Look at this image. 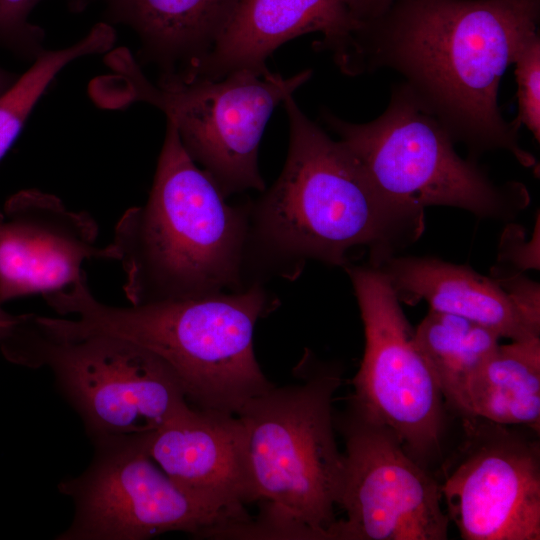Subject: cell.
<instances>
[{"label":"cell","mask_w":540,"mask_h":540,"mask_svg":"<svg viewBox=\"0 0 540 540\" xmlns=\"http://www.w3.org/2000/svg\"><path fill=\"white\" fill-rule=\"evenodd\" d=\"M92 1L94 0H68L70 7L77 12L85 9Z\"/></svg>","instance_id":"obj_25"},{"label":"cell","mask_w":540,"mask_h":540,"mask_svg":"<svg viewBox=\"0 0 540 540\" xmlns=\"http://www.w3.org/2000/svg\"><path fill=\"white\" fill-rule=\"evenodd\" d=\"M60 315L44 316L62 331L103 333L131 341L160 358L193 407L237 414L272 388L254 353L253 336L268 297L258 285L140 305L113 306L90 291L86 273L67 288L42 295Z\"/></svg>","instance_id":"obj_3"},{"label":"cell","mask_w":540,"mask_h":540,"mask_svg":"<svg viewBox=\"0 0 540 540\" xmlns=\"http://www.w3.org/2000/svg\"><path fill=\"white\" fill-rule=\"evenodd\" d=\"M41 0H0V44L28 57L41 51L43 30L29 21Z\"/></svg>","instance_id":"obj_22"},{"label":"cell","mask_w":540,"mask_h":540,"mask_svg":"<svg viewBox=\"0 0 540 540\" xmlns=\"http://www.w3.org/2000/svg\"><path fill=\"white\" fill-rule=\"evenodd\" d=\"M464 428L440 484L449 520L465 540H539L538 442L477 417Z\"/></svg>","instance_id":"obj_12"},{"label":"cell","mask_w":540,"mask_h":540,"mask_svg":"<svg viewBox=\"0 0 540 540\" xmlns=\"http://www.w3.org/2000/svg\"><path fill=\"white\" fill-rule=\"evenodd\" d=\"M98 225L55 195L36 189L11 196L0 209V304L69 287L90 259L115 260L98 247Z\"/></svg>","instance_id":"obj_13"},{"label":"cell","mask_w":540,"mask_h":540,"mask_svg":"<svg viewBox=\"0 0 540 540\" xmlns=\"http://www.w3.org/2000/svg\"><path fill=\"white\" fill-rule=\"evenodd\" d=\"M357 28L342 0H239L211 52L181 72L214 80L241 69L264 73L278 47L312 32L322 34L317 48L330 51L340 67Z\"/></svg>","instance_id":"obj_15"},{"label":"cell","mask_w":540,"mask_h":540,"mask_svg":"<svg viewBox=\"0 0 540 540\" xmlns=\"http://www.w3.org/2000/svg\"><path fill=\"white\" fill-rule=\"evenodd\" d=\"M238 1L108 0V10L114 21L137 33L151 61L174 73L196 66L211 52Z\"/></svg>","instance_id":"obj_17"},{"label":"cell","mask_w":540,"mask_h":540,"mask_svg":"<svg viewBox=\"0 0 540 540\" xmlns=\"http://www.w3.org/2000/svg\"><path fill=\"white\" fill-rule=\"evenodd\" d=\"M346 452L338 500L346 513L331 539L445 540L449 518L440 484L386 425L354 414L345 428Z\"/></svg>","instance_id":"obj_11"},{"label":"cell","mask_w":540,"mask_h":540,"mask_svg":"<svg viewBox=\"0 0 540 540\" xmlns=\"http://www.w3.org/2000/svg\"><path fill=\"white\" fill-rule=\"evenodd\" d=\"M146 448L180 487L226 514L234 522L232 529L251 520L245 509L251 501L236 414L189 405L149 432Z\"/></svg>","instance_id":"obj_14"},{"label":"cell","mask_w":540,"mask_h":540,"mask_svg":"<svg viewBox=\"0 0 540 540\" xmlns=\"http://www.w3.org/2000/svg\"><path fill=\"white\" fill-rule=\"evenodd\" d=\"M459 413L540 429V338L498 345L469 379Z\"/></svg>","instance_id":"obj_18"},{"label":"cell","mask_w":540,"mask_h":540,"mask_svg":"<svg viewBox=\"0 0 540 540\" xmlns=\"http://www.w3.org/2000/svg\"><path fill=\"white\" fill-rule=\"evenodd\" d=\"M246 233L244 211L226 202L167 120L148 200L124 212L110 243L130 304L236 289Z\"/></svg>","instance_id":"obj_4"},{"label":"cell","mask_w":540,"mask_h":540,"mask_svg":"<svg viewBox=\"0 0 540 540\" xmlns=\"http://www.w3.org/2000/svg\"><path fill=\"white\" fill-rule=\"evenodd\" d=\"M540 0H395L361 25L341 66L348 75L390 68L473 157L505 150L523 166L534 156L504 119L498 88L534 34Z\"/></svg>","instance_id":"obj_1"},{"label":"cell","mask_w":540,"mask_h":540,"mask_svg":"<svg viewBox=\"0 0 540 540\" xmlns=\"http://www.w3.org/2000/svg\"><path fill=\"white\" fill-rule=\"evenodd\" d=\"M342 377L334 369L303 374L273 386L237 412L250 501H262L260 518L239 536L331 539L344 471L332 417Z\"/></svg>","instance_id":"obj_5"},{"label":"cell","mask_w":540,"mask_h":540,"mask_svg":"<svg viewBox=\"0 0 540 540\" xmlns=\"http://www.w3.org/2000/svg\"><path fill=\"white\" fill-rule=\"evenodd\" d=\"M115 41L113 28L97 23L75 44L40 52L30 66L0 95V160L22 130L32 109L55 76L70 62L109 50Z\"/></svg>","instance_id":"obj_20"},{"label":"cell","mask_w":540,"mask_h":540,"mask_svg":"<svg viewBox=\"0 0 540 540\" xmlns=\"http://www.w3.org/2000/svg\"><path fill=\"white\" fill-rule=\"evenodd\" d=\"M0 350L17 364L48 368L93 442L147 434L190 405L160 358L120 337L66 332L28 314L0 334Z\"/></svg>","instance_id":"obj_6"},{"label":"cell","mask_w":540,"mask_h":540,"mask_svg":"<svg viewBox=\"0 0 540 540\" xmlns=\"http://www.w3.org/2000/svg\"><path fill=\"white\" fill-rule=\"evenodd\" d=\"M352 19L361 25L376 20L388 11L395 0H342ZM357 28V29H358ZM356 29V30H357Z\"/></svg>","instance_id":"obj_23"},{"label":"cell","mask_w":540,"mask_h":540,"mask_svg":"<svg viewBox=\"0 0 540 540\" xmlns=\"http://www.w3.org/2000/svg\"><path fill=\"white\" fill-rule=\"evenodd\" d=\"M283 105L290 132L286 162L255 207L263 241L281 254L345 267L353 250H367L369 264L378 267L422 235L424 209L384 194L293 96Z\"/></svg>","instance_id":"obj_2"},{"label":"cell","mask_w":540,"mask_h":540,"mask_svg":"<svg viewBox=\"0 0 540 540\" xmlns=\"http://www.w3.org/2000/svg\"><path fill=\"white\" fill-rule=\"evenodd\" d=\"M378 268L402 302L424 300L430 310L473 321L500 338L519 341L539 337L540 324L525 314L496 278L466 265L433 257L393 255Z\"/></svg>","instance_id":"obj_16"},{"label":"cell","mask_w":540,"mask_h":540,"mask_svg":"<svg viewBox=\"0 0 540 540\" xmlns=\"http://www.w3.org/2000/svg\"><path fill=\"white\" fill-rule=\"evenodd\" d=\"M15 317L16 316L9 315L0 307V329H4L10 325L14 321Z\"/></svg>","instance_id":"obj_26"},{"label":"cell","mask_w":540,"mask_h":540,"mask_svg":"<svg viewBox=\"0 0 540 540\" xmlns=\"http://www.w3.org/2000/svg\"><path fill=\"white\" fill-rule=\"evenodd\" d=\"M414 336L443 399L459 412L469 379L498 347L500 336L468 319L434 310Z\"/></svg>","instance_id":"obj_19"},{"label":"cell","mask_w":540,"mask_h":540,"mask_svg":"<svg viewBox=\"0 0 540 540\" xmlns=\"http://www.w3.org/2000/svg\"><path fill=\"white\" fill-rule=\"evenodd\" d=\"M311 76L310 69L290 77L241 69L217 80L164 73L158 84H143L137 100L164 112L186 152L227 197L264 190L258 149L265 127L275 108Z\"/></svg>","instance_id":"obj_8"},{"label":"cell","mask_w":540,"mask_h":540,"mask_svg":"<svg viewBox=\"0 0 540 540\" xmlns=\"http://www.w3.org/2000/svg\"><path fill=\"white\" fill-rule=\"evenodd\" d=\"M364 326L353 379L355 413L390 428L415 458L438 449L443 396L389 279L373 265L345 268Z\"/></svg>","instance_id":"obj_10"},{"label":"cell","mask_w":540,"mask_h":540,"mask_svg":"<svg viewBox=\"0 0 540 540\" xmlns=\"http://www.w3.org/2000/svg\"><path fill=\"white\" fill-rule=\"evenodd\" d=\"M517 82L518 115L513 121L526 126L540 140V37L532 35L518 52L514 63Z\"/></svg>","instance_id":"obj_21"},{"label":"cell","mask_w":540,"mask_h":540,"mask_svg":"<svg viewBox=\"0 0 540 540\" xmlns=\"http://www.w3.org/2000/svg\"><path fill=\"white\" fill-rule=\"evenodd\" d=\"M321 118L390 198L413 207L449 206L481 218L509 219L529 203L526 187L496 183L404 83L395 85L376 119L352 123L324 109Z\"/></svg>","instance_id":"obj_7"},{"label":"cell","mask_w":540,"mask_h":540,"mask_svg":"<svg viewBox=\"0 0 540 540\" xmlns=\"http://www.w3.org/2000/svg\"><path fill=\"white\" fill-rule=\"evenodd\" d=\"M147 434L94 442L87 469L59 484L73 501L74 516L57 539L144 540L169 531L216 538L234 526L152 460Z\"/></svg>","instance_id":"obj_9"},{"label":"cell","mask_w":540,"mask_h":540,"mask_svg":"<svg viewBox=\"0 0 540 540\" xmlns=\"http://www.w3.org/2000/svg\"><path fill=\"white\" fill-rule=\"evenodd\" d=\"M16 80V77L0 68V95Z\"/></svg>","instance_id":"obj_24"}]
</instances>
